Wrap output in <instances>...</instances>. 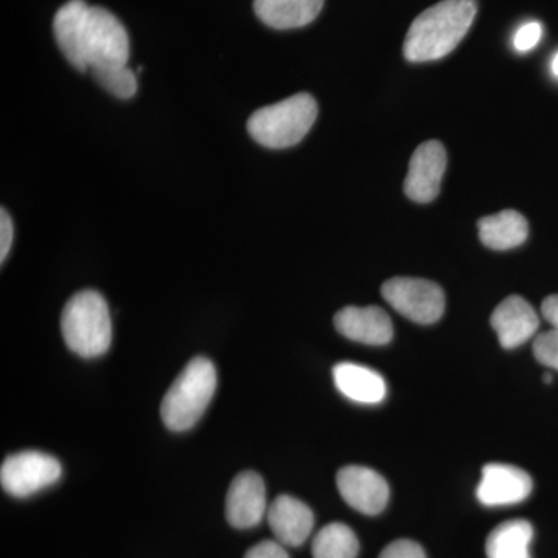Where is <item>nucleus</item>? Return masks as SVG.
Wrapping results in <instances>:
<instances>
[{
    "instance_id": "f257e3e1",
    "label": "nucleus",
    "mask_w": 558,
    "mask_h": 558,
    "mask_svg": "<svg viewBox=\"0 0 558 558\" xmlns=\"http://www.w3.org/2000/svg\"><path fill=\"white\" fill-rule=\"evenodd\" d=\"M476 0H442L418 14L403 43L410 62L446 58L465 38L475 21Z\"/></svg>"
},
{
    "instance_id": "f03ea898",
    "label": "nucleus",
    "mask_w": 558,
    "mask_h": 558,
    "mask_svg": "<svg viewBox=\"0 0 558 558\" xmlns=\"http://www.w3.org/2000/svg\"><path fill=\"white\" fill-rule=\"evenodd\" d=\"M218 387V373L211 360L196 357L179 374L161 402L163 424L171 432H186L197 424Z\"/></svg>"
},
{
    "instance_id": "7ed1b4c3",
    "label": "nucleus",
    "mask_w": 558,
    "mask_h": 558,
    "mask_svg": "<svg viewBox=\"0 0 558 558\" xmlns=\"http://www.w3.org/2000/svg\"><path fill=\"white\" fill-rule=\"evenodd\" d=\"M65 344L84 359L100 357L112 341L108 303L97 290H83L65 304L61 315Z\"/></svg>"
},
{
    "instance_id": "20e7f679",
    "label": "nucleus",
    "mask_w": 558,
    "mask_h": 558,
    "mask_svg": "<svg viewBox=\"0 0 558 558\" xmlns=\"http://www.w3.org/2000/svg\"><path fill=\"white\" fill-rule=\"evenodd\" d=\"M317 116V101L312 95H293L253 112L247 121V131L255 142L266 148H290L306 137Z\"/></svg>"
},
{
    "instance_id": "39448f33",
    "label": "nucleus",
    "mask_w": 558,
    "mask_h": 558,
    "mask_svg": "<svg viewBox=\"0 0 558 558\" xmlns=\"http://www.w3.org/2000/svg\"><path fill=\"white\" fill-rule=\"evenodd\" d=\"M130 51V36L123 24L109 10L90 7L84 36L87 70L128 65Z\"/></svg>"
},
{
    "instance_id": "423d86ee",
    "label": "nucleus",
    "mask_w": 558,
    "mask_h": 558,
    "mask_svg": "<svg viewBox=\"0 0 558 558\" xmlns=\"http://www.w3.org/2000/svg\"><path fill=\"white\" fill-rule=\"evenodd\" d=\"M392 310L417 325H433L446 311V295L436 282L422 278H392L381 286Z\"/></svg>"
},
{
    "instance_id": "0eeeda50",
    "label": "nucleus",
    "mask_w": 558,
    "mask_h": 558,
    "mask_svg": "<svg viewBox=\"0 0 558 558\" xmlns=\"http://www.w3.org/2000/svg\"><path fill=\"white\" fill-rule=\"evenodd\" d=\"M60 461L38 450L11 454L0 468L3 490L14 498H27L44 488L53 486L61 478Z\"/></svg>"
},
{
    "instance_id": "6e6552de",
    "label": "nucleus",
    "mask_w": 558,
    "mask_h": 558,
    "mask_svg": "<svg viewBox=\"0 0 558 558\" xmlns=\"http://www.w3.org/2000/svg\"><path fill=\"white\" fill-rule=\"evenodd\" d=\"M447 168V153L442 143L432 140L422 143L410 160L409 175L403 190L411 201L428 204L440 193L444 172Z\"/></svg>"
},
{
    "instance_id": "1a4fd4ad",
    "label": "nucleus",
    "mask_w": 558,
    "mask_h": 558,
    "mask_svg": "<svg viewBox=\"0 0 558 558\" xmlns=\"http://www.w3.org/2000/svg\"><path fill=\"white\" fill-rule=\"evenodd\" d=\"M337 487L341 498L365 515H379L389 501L387 480L373 469L348 465L337 475Z\"/></svg>"
},
{
    "instance_id": "9d476101",
    "label": "nucleus",
    "mask_w": 558,
    "mask_h": 558,
    "mask_svg": "<svg viewBox=\"0 0 558 558\" xmlns=\"http://www.w3.org/2000/svg\"><path fill=\"white\" fill-rule=\"evenodd\" d=\"M266 484L256 472H242L233 480L227 494L226 515L231 526H258L267 515Z\"/></svg>"
},
{
    "instance_id": "9b49d317",
    "label": "nucleus",
    "mask_w": 558,
    "mask_h": 558,
    "mask_svg": "<svg viewBox=\"0 0 558 558\" xmlns=\"http://www.w3.org/2000/svg\"><path fill=\"white\" fill-rule=\"evenodd\" d=\"M532 478L523 469L492 462L483 469L476 497L487 508L519 505L531 495Z\"/></svg>"
},
{
    "instance_id": "f8f14e48",
    "label": "nucleus",
    "mask_w": 558,
    "mask_h": 558,
    "mask_svg": "<svg viewBox=\"0 0 558 558\" xmlns=\"http://www.w3.org/2000/svg\"><path fill=\"white\" fill-rule=\"evenodd\" d=\"M333 325L341 336L369 347H384L392 340L391 318L377 306H349L337 312Z\"/></svg>"
},
{
    "instance_id": "ddd939ff",
    "label": "nucleus",
    "mask_w": 558,
    "mask_h": 558,
    "mask_svg": "<svg viewBox=\"0 0 558 558\" xmlns=\"http://www.w3.org/2000/svg\"><path fill=\"white\" fill-rule=\"evenodd\" d=\"M490 325L497 332L499 344L506 349H513L535 336L539 318L537 312L523 296L512 295L494 311Z\"/></svg>"
},
{
    "instance_id": "4468645a",
    "label": "nucleus",
    "mask_w": 558,
    "mask_h": 558,
    "mask_svg": "<svg viewBox=\"0 0 558 558\" xmlns=\"http://www.w3.org/2000/svg\"><path fill=\"white\" fill-rule=\"evenodd\" d=\"M267 521L277 542L292 548H299L310 538L315 523L310 506L290 495H281L271 502L267 510Z\"/></svg>"
},
{
    "instance_id": "2eb2a0df",
    "label": "nucleus",
    "mask_w": 558,
    "mask_h": 558,
    "mask_svg": "<svg viewBox=\"0 0 558 558\" xmlns=\"http://www.w3.org/2000/svg\"><path fill=\"white\" fill-rule=\"evenodd\" d=\"M89 11L90 7L84 0H70L58 10L53 21L54 38L62 54L80 72L87 70L84 36H86Z\"/></svg>"
},
{
    "instance_id": "dca6fc26",
    "label": "nucleus",
    "mask_w": 558,
    "mask_h": 558,
    "mask_svg": "<svg viewBox=\"0 0 558 558\" xmlns=\"http://www.w3.org/2000/svg\"><path fill=\"white\" fill-rule=\"evenodd\" d=\"M332 376L336 387L349 400L365 403V405H376L387 398V384L384 377L366 366L341 362L333 366Z\"/></svg>"
},
{
    "instance_id": "f3484780",
    "label": "nucleus",
    "mask_w": 558,
    "mask_h": 558,
    "mask_svg": "<svg viewBox=\"0 0 558 558\" xmlns=\"http://www.w3.org/2000/svg\"><path fill=\"white\" fill-rule=\"evenodd\" d=\"M325 5V0H255V13L264 24L277 31H289L311 24Z\"/></svg>"
},
{
    "instance_id": "a211bd4d",
    "label": "nucleus",
    "mask_w": 558,
    "mask_h": 558,
    "mask_svg": "<svg viewBox=\"0 0 558 558\" xmlns=\"http://www.w3.org/2000/svg\"><path fill=\"white\" fill-rule=\"evenodd\" d=\"M480 238L492 250L520 247L529 236V223L515 209H505L498 215L486 216L478 222Z\"/></svg>"
},
{
    "instance_id": "6ab92c4d",
    "label": "nucleus",
    "mask_w": 558,
    "mask_h": 558,
    "mask_svg": "<svg viewBox=\"0 0 558 558\" xmlns=\"http://www.w3.org/2000/svg\"><path fill=\"white\" fill-rule=\"evenodd\" d=\"M532 538H534V527L529 521H505L487 537V558H532Z\"/></svg>"
},
{
    "instance_id": "aec40b11",
    "label": "nucleus",
    "mask_w": 558,
    "mask_h": 558,
    "mask_svg": "<svg viewBox=\"0 0 558 558\" xmlns=\"http://www.w3.org/2000/svg\"><path fill=\"white\" fill-rule=\"evenodd\" d=\"M312 554L314 558H355L359 539L347 524L330 523L315 535Z\"/></svg>"
},
{
    "instance_id": "412c9836",
    "label": "nucleus",
    "mask_w": 558,
    "mask_h": 558,
    "mask_svg": "<svg viewBox=\"0 0 558 558\" xmlns=\"http://www.w3.org/2000/svg\"><path fill=\"white\" fill-rule=\"evenodd\" d=\"M95 81L113 97L128 100L137 92V76L128 65L92 70Z\"/></svg>"
},
{
    "instance_id": "4be33fe9",
    "label": "nucleus",
    "mask_w": 558,
    "mask_h": 558,
    "mask_svg": "<svg viewBox=\"0 0 558 558\" xmlns=\"http://www.w3.org/2000/svg\"><path fill=\"white\" fill-rule=\"evenodd\" d=\"M534 355L542 365L558 371V329L539 333L534 341Z\"/></svg>"
},
{
    "instance_id": "5701e85b",
    "label": "nucleus",
    "mask_w": 558,
    "mask_h": 558,
    "mask_svg": "<svg viewBox=\"0 0 558 558\" xmlns=\"http://www.w3.org/2000/svg\"><path fill=\"white\" fill-rule=\"evenodd\" d=\"M543 27L539 22H527V24L521 25L519 32L515 33L513 38V47L520 53H526V51L534 50L542 40Z\"/></svg>"
},
{
    "instance_id": "b1692460",
    "label": "nucleus",
    "mask_w": 558,
    "mask_h": 558,
    "mask_svg": "<svg viewBox=\"0 0 558 558\" xmlns=\"http://www.w3.org/2000/svg\"><path fill=\"white\" fill-rule=\"evenodd\" d=\"M379 558H427L424 549L411 539H398L381 550Z\"/></svg>"
},
{
    "instance_id": "393cba45",
    "label": "nucleus",
    "mask_w": 558,
    "mask_h": 558,
    "mask_svg": "<svg viewBox=\"0 0 558 558\" xmlns=\"http://www.w3.org/2000/svg\"><path fill=\"white\" fill-rule=\"evenodd\" d=\"M244 558H290L288 550H286L284 545L281 543L271 542V539H267V542H260L258 545L253 546L247 550Z\"/></svg>"
},
{
    "instance_id": "a878e982",
    "label": "nucleus",
    "mask_w": 558,
    "mask_h": 558,
    "mask_svg": "<svg viewBox=\"0 0 558 558\" xmlns=\"http://www.w3.org/2000/svg\"><path fill=\"white\" fill-rule=\"evenodd\" d=\"M13 238V220H11L9 211L2 208V211H0V260H2V264L5 263V258L9 256Z\"/></svg>"
},
{
    "instance_id": "bb28decb",
    "label": "nucleus",
    "mask_w": 558,
    "mask_h": 558,
    "mask_svg": "<svg viewBox=\"0 0 558 558\" xmlns=\"http://www.w3.org/2000/svg\"><path fill=\"white\" fill-rule=\"evenodd\" d=\"M542 314L554 329H558V295H550L543 301Z\"/></svg>"
},
{
    "instance_id": "cd10ccee",
    "label": "nucleus",
    "mask_w": 558,
    "mask_h": 558,
    "mask_svg": "<svg viewBox=\"0 0 558 558\" xmlns=\"http://www.w3.org/2000/svg\"><path fill=\"white\" fill-rule=\"evenodd\" d=\"M550 70H553V75L558 78V51L556 57L553 58V62H550Z\"/></svg>"
}]
</instances>
